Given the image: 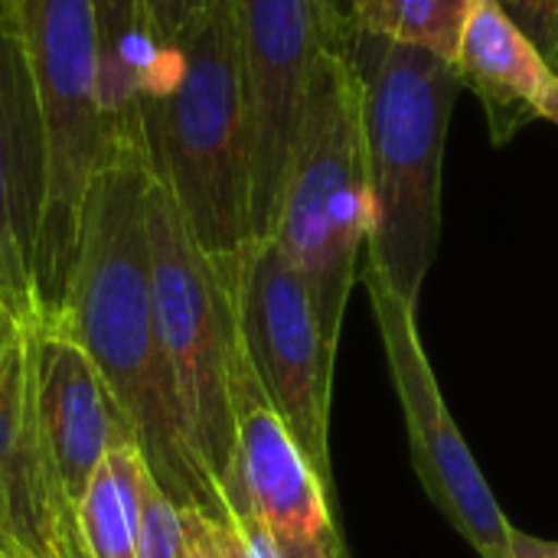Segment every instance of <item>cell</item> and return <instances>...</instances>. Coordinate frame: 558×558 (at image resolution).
<instances>
[{
    "mask_svg": "<svg viewBox=\"0 0 558 558\" xmlns=\"http://www.w3.org/2000/svg\"><path fill=\"white\" fill-rule=\"evenodd\" d=\"M154 170L137 108L108 121L92 170L78 258L59 327L95 363L131 422L137 451L177 510L226 520V500L193 454L170 366L157 337L147 242V190Z\"/></svg>",
    "mask_w": 558,
    "mask_h": 558,
    "instance_id": "cell-1",
    "label": "cell"
},
{
    "mask_svg": "<svg viewBox=\"0 0 558 558\" xmlns=\"http://www.w3.org/2000/svg\"><path fill=\"white\" fill-rule=\"evenodd\" d=\"M134 108L154 180L213 258L252 242V154L235 0H209L193 29L150 56Z\"/></svg>",
    "mask_w": 558,
    "mask_h": 558,
    "instance_id": "cell-2",
    "label": "cell"
},
{
    "mask_svg": "<svg viewBox=\"0 0 558 558\" xmlns=\"http://www.w3.org/2000/svg\"><path fill=\"white\" fill-rule=\"evenodd\" d=\"M373 226L366 275L418 311L441 242V167L458 98L451 59L353 26Z\"/></svg>",
    "mask_w": 558,
    "mask_h": 558,
    "instance_id": "cell-3",
    "label": "cell"
},
{
    "mask_svg": "<svg viewBox=\"0 0 558 558\" xmlns=\"http://www.w3.org/2000/svg\"><path fill=\"white\" fill-rule=\"evenodd\" d=\"M369 226L363 95L347 43L343 49L324 52L314 65L268 235L307 284L330 350L340 347Z\"/></svg>",
    "mask_w": 558,
    "mask_h": 558,
    "instance_id": "cell-4",
    "label": "cell"
},
{
    "mask_svg": "<svg viewBox=\"0 0 558 558\" xmlns=\"http://www.w3.org/2000/svg\"><path fill=\"white\" fill-rule=\"evenodd\" d=\"M147 242L157 337L186 438L222 494L235 461L239 409L262 396L235 320V258L206 255L190 235L180 206L157 180L147 190Z\"/></svg>",
    "mask_w": 558,
    "mask_h": 558,
    "instance_id": "cell-5",
    "label": "cell"
},
{
    "mask_svg": "<svg viewBox=\"0 0 558 558\" xmlns=\"http://www.w3.org/2000/svg\"><path fill=\"white\" fill-rule=\"evenodd\" d=\"M16 29L46 134V196L33 245V324L59 327L78 258L82 203L108 131L95 0H16Z\"/></svg>",
    "mask_w": 558,
    "mask_h": 558,
    "instance_id": "cell-6",
    "label": "cell"
},
{
    "mask_svg": "<svg viewBox=\"0 0 558 558\" xmlns=\"http://www.w3.org/2000/svg\"><path fill=\"white\" fill-rule=\"evenodd\" d=\"M235 320L245 363L268 409L333 494L330 389L337 350L327 347L307 284L275 239H252L232 271Z\"/></svg>",
    "mask_w": 558,
    "mask_h": 558,
    "instance_id": "cell-7",
    "label": "cell"
},
{
    "mask_svg": "<svg viewBox=\"0 0 558 558\" xmlns=\"http://www.w3.org/2000/svg\"><path fill=\"white\" fill-rule=\"evenodd\" d=\"M252 154V239H268L284 167L324 52L353 36L347 0H235Z\"/></svg>",
    "mask_w": 558,
    "mask_h": 558,
    "instance_id": "cell-8",
    "label": "cell"
},
{
    "mask_svg": "<svg viewBox=\"0 0 558 558\" xmlns=\"http://www.w3.org/2000/svg\"><path fill=\"white\" fill-rule=\"evenodd\" d=\"M389 376L405 415L412 464L432 504L481 558H510V523L477 468L425 356L415 307L363 271Z\"/></svg>",
    "mask_w": 558,
    "mask_h": 558,
    "instance_id": "cell-9",
    "label": "cell"
},
{
    "mask_svg": "<svg viewBox=\"0 0 558 558\" xmlns=\"http://www.w3.org/2000/svg\"><path fill=\"white\" fill-rule=\"evenodd\" d=\"M222 500L226 510L252 513L284 558H350L337 530V500L262 396L239 409L235 461Z\"/></svg>",
    "mask_w": 558,
    "mask_h": 558,
    "instance_id": "cell-10",
    "label": "cell"
},
{
    "mask_svg": "<svg viewBox=\"0 0 558 558\" xmlns=\"http://www.w3.org/2000/svg\"><path fill=\"white\" fill-rule=\"evenodd\" d=\"M33 369V409L65 504L75 510L108 451L137 445L131 422L88 353L62 330L23 324Z\"/></svg>",
    "mask_w": 558,
    "mask_h": 558,
    "instance_id": "cell-11",
    "label": "cell"
},
{
    "mask_svg": "<svg viewBox=\"0 0 558 558\" xmlns=\"http://www.w3.org/2000/svg\"><path fill=\"white\" fill-rule=\"evenodd\" d=\"M46 196V134L16 23H0V288L33 320V245Z\"/></svg>",
    "mask_w": 558,
    "mask_h": 558,
    "instance_id": "cell-12",
    "label": "cell"
},
{
    "mask_svg": "<svg viewBox=\"0 0 558 558\" xmlns=\"http://www.w3.org/2000/svg\"><path fill=\"white\" fill-rule=\"evenodd\" d=\"M69 517L75 510L65 504L39 438L23 333L0 369V546L23 558H56Z\"/></svg>",
    "mask_w": 558,
    "mask_h": 558,
    "instance_id": "cell-13",
    "label": "cell"
},
{
    "mask_svg": "<svg viewBox=\"0 0 558 558\" xmlns=\"http://www.w3.org/2000/svg\"><path fill=\"white\" fill-rule=\"evenodd\" d=\"M454 69L490 108L494 124L510 131L526 118L558 124V72L504 10L500 0H477L458 39Z\"/></svg>",
    "mask_w": 558,
    "mask_h": 558,
    "instance_id": "cell-14",
    "label": "cell"
},
{
    "mask_svg": "<svg viewBox=\"0 0 558 558\" xmlns=\"http://www.w3.org/2000/svg\"><path fill=\"white\" fill-rule=\"evenodd\" d=\"M147 481L150 471L137 445H121L105 454L75 504V523L88 558H141Z\"/></svg>",
    "mask_w": 558,
    "mask_h": 558,
    "instance_id": "cell-15",
    "label": "cell"
},
{
    "mask_svg": "<svg viewBox=\"0 0 558 558\" xmlns=\"http://www.w3.org/2000/svg\"><path fill=\"white\" fill-rule=\"evenodd\" d=\"M474 3L477 0H347L356 29L428 49L451 62Z\"/></svg>",
    "mask_w": 558,
    "mask_h": 558,
    "instance_id": "cell-16",
    "label": "cell"
},
{
    "mask_svg": "<svg viewBox=\"0 0 558 558\" xmlns=\"http://www.w3.org/2000/svg\"><path fill=\"white\" fill-rule=\"evenodd\" d=\"M101 39V95L108 121L134 108V0H95Z\"/></svg>",
    "mask_w": 558,
    "mask_h": 558,
    "instance_id": "cell-17",
    "label": "cell"
},
{
    "mask_svg": "<svg viewBox=\"0 0 558 558\" xmlns=\"http://www.w3.org/2000/svg\"><path fill=\"white\" fill-rule=\"evenodd\" d=\"M209 0H134V75L163 49H173ZM137 92V88H134Z\"/></svg>",
    "mask_w": 558,
    "mask_h": 558,
    "instance_id": "cell-18",
    "label": "cell"
},
{
    "mask_svg": "<svg viewBox=\"0 0 558 558\" xmlns=\"http://www.w3.org/2000/svg\"><path fill=\"white\" fill-rule=\"evenodd\" d=\"M141 558H186L180 510L167 500V494L154 484L144 487V523H141Z\"/></svg>",
    "mask_w": 558,
    "mask_h": 558,
    "instance_id": "cell-19",
    "label": "cell"
},
{
    "mask_svg": "<svg viewBox=\"0 0 558 558\" xmlns=\"http://www.w3.org/2000/svg\"><path fill=\"white\" fill-rule=\"evenodd\" d=\"M186 558H242L232 520H216L199 510H180Z\"/></svg>",
    "mask_w": 558,
    "mask_h": 558,
    "instance_id": "cell-20",
    "label": "cell"
},
{
    "mask_svg": "<svg viewBox=\"0 0 558 558\" xmlns=\"http://www.w3.org/2000/svg\"><path fill=\"white\" fill-rule=\"evenodd\" d=\"M229 520L235 526V536H239V556L242 558H284L275 543L268 539V533L258 526V520L245 510H229Z\"/></svg>",
    "mask_w": 558,
    "mask_h": 558,
    "instance_id": "cell-21",
    "label": "cell"
},
{
    "mask_svg": "<svg viewBox=\"0 0 558 558\" xmlns=\"http://www.w3.org/2000/svg\"><path fill=\"white\" fill-rule=\"evenodd\" d=\"M510 558H558V539H539L510 526Z\"/></svg>",
    "mask_w": 558,
    "mask_h": 558,
    "instance_id": "cell-22",
    "label": "cell"
},
{
    "mask_svg": "<svg viewBox=\"0 0 558 558\" xmlns=\"http://www.w3.org/2000/svg\"><path fill=\"white\" fill-rule=\"evenodd\" d=\"M20 337H23V324H20V317L13 314V307L7 304V294H3V288H0V369H3V363H7V356H10V350L20 343Z\"/></svg>",
    "mask_w": 558,
    "mask_h": 558,
    "instance_id": "cell-23",
    "label": "cell"
},
{
    "mask_svg": "<svg viewBox=\"0 0 558 558\" xmlns=\"http://www.w3.org/2000/svg\"><path fill=\"white\" fill-rule=\"evenodd\" d=\"M56 558H88L85 546H82V536H78V523H75V517H69V523L62 526Z\"/></svg>",
    "mask_w": 558,
    "mask_h": 558,
    "instance_id": "cell-24",
    "label": "cell"
},
{
    "mask_svg": "<svg viewBox=\"0 0 558 558\" xmlns=\"http://www.w3.org/2000/svg\"><path fill=\"white\" fill-rule=\"evenodd\" d=\"M0 23H16V0H0Z\"/></svg>",
    "mask_w": 558,
    "mask_h": 558,
    "instance_id": "cell-25",
    "label": "cell"
},
{
    "mask_svg": "<svg viewBox=\"0 0 558 558\" xmlns=\"http://www.w3.org/2000/svg\"><path fill=\"white\" fill-rule=\"evenodd\" d=\"M0 558H23V556H16L13 549H7V546H0Z\"/></svg>",
    "mask_w": 558,
    "mask_h": 558,
    "instance_id": "cell-26",
    "label": "cell"
},
{
    "mask_svg": "<svg viewBox=\"0 0 558 558\" xmlns=\"http://www.w3.org/2000/svg\"><path fill=\"white\" fill-rule=\"evenodd\" d=\"M556 72H558V69H556Z\"/></svg>",
    "mask_w": 558,
    "mask_h": 558,
    "instance_id": "cell-27",
    "label": "cell"
}]
</instances>
